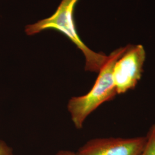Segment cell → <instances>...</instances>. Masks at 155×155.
I'll return each instance as SVG.
<instances>
[{
	"instance_id": "cell-1",
	"label": "cell",
	"mask_w": 155,
	"mask_h": 155,
	"mask_svg": "<svg viewBox=\"0 0 155 155\" xmlns=\"http://www.w3.org/2000/svg\"><path fill=\"white\" fill-rule=\"evenodd\" d=\"M129 45L112 51L98 72L93 87L84 95L71 97L67 104V110L77 129L83 127L87 118L100 106L110 101L117 95L113 71L117 60L127 50Z\"/></svg>"
},
{
	"instance_id": "cell-2",
	"label": "cell",
	"mask_w": 155,
	"mask_h": 155,
	"mask_svg": "<svg viewBox=\"0 0 155 155\" xmlns=\"http://www.w3.org/2000/svg\"><path fill=\"white\" fill-rule=\"evenodd\" d=\"M78 1L61 0L56 11L51 16L26 25L25 33L28 36H32L47 29H54L61 32L82 52L85 59L84 70L98 73L107 61L108 55L89 48L78 35L74 18V8Z\"/></svg>"
},
{
	"instance_id": "cell-3",
	"label": "cell",
	"mask_w": 155,
	"mask_h": 155,
	"mask_svg": "<svg viewBox=\"0 0 155 155\" xmlns=\"http://www.w3.org/2000/svg\"><path fill=\"white\" fill-rule=\"evenodd\" d=\"M146 52L142 45H129L116 61L113 71L117 94H122L136 87L142 77Z\"/></svg>"
},
{
	"instance_id": "cell-4",
	"label": "cell",
	"mask_w": 155,
	"mask_h": 155,
	"mask_svg": "<svg viewBox=\"0 0 155 155\" xmlns=\"http://www.w3.org/2000/svg\"><path fill=\"white\" fill-rule=\"evenodd\" d=\"M147 136L130 138L91 139L78 150V155H140L147 143Z\"/></svg>"
},
{
	"instance_id": "cell-5",
	"label": "cell",
	"mask_w": 155,
	"mask_h": 155,
	"mask_svg": "<svg viewBox=\"0 0 155 155\" xmlns=\"http://www.w3.org/2000/svg\"><path fill=\"white\" fill-rule=\"evenodd\" d=\"M147 138L146 145L140 155H155V124L150 128Z\"/></svg>"
},
{
	"instance_id": "cell-6",
	"label": "cell",
	"mask_w": 155,
	"mask_h": 155,
	"mask_svg": "<svg viewBox=\"0 0 155 155\" xmlns=\"http://www.w3.org/2000/svg\"><path fill=\"white\" fill-rule=\"evenodd\" d=\"M0 155H15L13 149L3 140H0Z\"/></svg>"
},
{
	"instance_id": "cell-7",
	"label": "cell",
	"mask_w": 155,
	"mask_h": 155,
	"mask_svg": "<svg viewBox=\"0 0 155 155\" xmlns=\"http://www.w3.org/2000/svg\"><path fill=\"white\" fill-rule=\"evenodd\" d=\"M55 155H78L77 152L68 150H61L58 151Z\"/></svg>"
}]
</instances>
